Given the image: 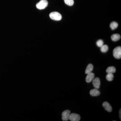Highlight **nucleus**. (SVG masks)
Segmentation results:
<instances>
[{
  "instance_id": "nucleus-15",
  "label": "nucleus",
  "mask_w": 121,
  "mask_h": 121,
  "mask_svg": "<svg viewBox=\"0 0 121 121\" xmlns=\"http://www.w3.org/2000/svg\"><path fill=\"white\" fill-rule=\"evenodd\" d=\"M109 49V48L108 45H103L101 47V52H106L108 51Z\"/></svg>"
},
{
  "instance_id": "nucleus-1",
  "label": "nucleus",
  "mask_w": 121,
  "mask_h": 121,
  "mask_svg": "<svg viewBox=\"0 0 121 121\" xmlns=\"http://www.w3.org/2000/svg\"><path fill=\"white\" fill-rule=\"evenodd\" d=\"M50 17L52 19L55 21H60L62 19V15L58 12H54L50 13Z\"/></svg>"
},
{
  "instance_id": "nucleus-8",
  "label": "nucleus",
  "mask_w": 121,
  "mask_h": 121,
  "mask_svg": "<svg viewBox=\"0 0 121 121\" xmlns=\"http://www.w3.org/2000/svg\"><path fill=\"white\" fill-rule=\"evenodd\" d=\"M103 106L105 108L107 111L109 112H111L112 111V108L110 104L108 102H105L103 103Z\"/></svg>"
},
{
  "instance_id": "nucleus-7",
  "label": "nucleus",
  "mask_w": 121,
  "mask_h": 121,
  "mask_svg": "<svg viewBox=\"0 0 121 121\" xmlns=\"http://www.w3.org/2000/svg\"><path fill=\"white\" fill-rule=\"evenodd\" d=\"M95 77V74L92 72L87 74L86 77V80L87 82L90 83L92 82Z\"/></svg>"
},
{
  "instance_id": "nucleus-13",
  "label": "nucleus",
  "mask_w": 121,
  "mask_h": 121,
  "mask_svg": "<svg viewBox=\"0 0 121 121\" xmlns=\"http://www.w3.org/2000/svg\"><path fill=\"white\" fill-rule=\"evenodd\" d=\"M114 78V75L112 73H108L106 76V79L109 82L112 81Z\"/></svg>"
},
{
  "instance_id": "nucleus-2",
  "label": "nucleus",
  "mask_w": 121,
  "mask_h": 121,
  "mask_svg": "<svg viewBox=\"0 0 121 121\" xmlns=\"http://www.w3.org/2000/svg\"><path fill=\"white\" fill-rule=\"evenodd\" d=\"M48 2L47 0H41L36 5V8L39 9H43L47 7Z\"/></svg>"
},
{
  "instance_id": "nucleus-5",
  "label": "nucleus",
  "mask_w": 121,
  "mask_h": 121,
  "mask_svg": "<svg viewBox=\"0 0 121 121\" xmlns=\"http://www.w3.org/2000/svg\"><path fill=\"white\" fill-rule=\"evenodd\" d=\"M70 114V110H67L64 111L62 113V120L64 121H68L69 120Z\"/></svg>"
},
{
  "instance_id": "nucleus-14",
  "label": "nucleus",
  "mask_w": 121,
  "mask_h": 121,
  "mask_svg": "<svg viewBox=\"0 0 121 121\" xmlns=\"http://www.w3.org/2000/svg\"><path fill=\"white\" fill-rule=\"evenodd\" d=\"M118 26V24L117 22H113L111 23L110 24V27L111 28L112 30H114L116 29Z\"/></svg>"
},
{
  "instance_id": "nucleus-12",
  "label": "nucleus",
  "mask_w": 121,
  "mask_h": 121,
  "mask_svg": "<svg viewBox=\"0 0 121 121\" xmlns=\"http://www.w3.org/2000/svg\"><path fill=\"white\" fill-rule=\"evenodd\" d=\"M116 69L113 66H110L108 67L106 70V72L108 73H115L116 72Z\"/></svg>"
},
{
  "instance_id": "nucleus-9",
  "label": "nucleus",
  "mask_w": 121,
  "mask_h": 121,
  "mask_svg": "<svg viewBox=\"0 0 121 121\" xmlns=\"http://www.w3.org/2000/svg\"><path fill=\"white\" fill-rule=\"evenodd\" d=\"M90 94L91 96L93 97L97 96L100 94V92L97 89H92L90 91Z\"/></svg>"
},
{
  "instance_id": "nucleus-16",
  "label": "nucleus",
  "mask_w": 121,
  "mask_h": 121,
  "mask_svg": "<svg viewBox=\"0 0 121 121\" xmlns=\"http://www.w3.org/2000/svg\"><path fill=\"white\" fill-rule=\"evenodd\" d=\"M64 1L65 4L69 6H72L74 4L73 0H64Z\"/></svg>"
},
{
  "instance_id": "nucleus-11",
  "label": "nucleus",
  "mask_w": 121,
  "mask_h": 121,
  "mask_svg": "<svg viewBox=\"0 0 121 121\" xmlns=\"http://www.w3.org/2000/svg\"><path fill=\"white\" fill-rule=\"evenodd\" d=\"M121 36L118 34H115L112 35L111 39L112 41H118L121 39Z\"/></svg>"
},
{
  "instance_id": "nucleus-6",
  "label": "nucleus",
  "mask_w": 121,
  "mask_h": 121,
  "mask_svg": "<svg viewBox=\"0 0 121 121\" xmlns=\"http://www.w3.org/2000/svg\"><path fill=\"white\" fill-rule=\"evenodd\" d=\"M93 84L95 89H98L100 87L101 82L99 78H96L93 80Z\"/></svg>"
},
{
  "instance_id": "nucleus-4",
  "label": "nucleus",
  "mask_w": 121,
  "mask_h": 121,
  "mask_svg": "<svg viewBox=\"0 0 121 121\" xmlns=\"http://www.w3.org/2000/svg\"><path fill=\"white\" fill-rule=\"evenodd\" d=\"M80 117L79 115L76 113L70 114L69 120L71 121H80Z\"/></svg>"
},
{
  "instance_id": "nucleus-18",
  "label": "nucleus",
  "mask_w": 121,
  "mask_h": 121,
  "mask_svg": "<svg viewBox=\"0 0 121 121\" xmlns=\"http://www.w3.org/2000/svg\"><path fill=\"white\" fill-rule=\"evenodd\" d=\"M121 109H120V110H119V117H120V119H121Z\"/></svg>"
},
{
  "instance_id": "nucleus-3",
  "label": "nucleus",
  "mask_w": 121,
  "mask_h": 121,
  "mask_svg": "<svg viewBox=\"0 0 121 121\" xmlns=\"http://www.w3.org/2000/svg\"><path fill=\"white\" fill-rule=\"evenodd\" d=\"M113 55L115 58L120 59L121 58V47L118 46L115 48L113 51Z\"/></svg>"
},
{
  "instance_id": "nucleus-17",
  "label": "nucleus",
  "mask_w": 121,
  "mask_h": 121,
  "mask_svg": "<svg viewBox=\"0 0 121 121\" xmlns=\"http://www.w3.org/2000/svg\"><path fill=\"white\" fill-rule=\"evenodd\" d=\"M96 44L99 47L101 48L102 46L104 45V42H103V40H102L99 39L97 41Z\"/></svg>"
},
{
  "instance_id": "nucleus-10",
  "label": "nucleus",
  "mask_w": 121,
  "mask_h": 121,
  "mask_svg": "<svg viewBox=\"0 0 121 121\" xmlns=\"http://www.w3.org/2000/svg\"><path fill=\"white\" fill-rule=\"evenodd\" d=\"M93 68H94V67H93V65L91 64H90L87 66L86 71H85V73L87 74L89 73L92 72V71L93 70Z\"/></svg>"
}]
</instances>
